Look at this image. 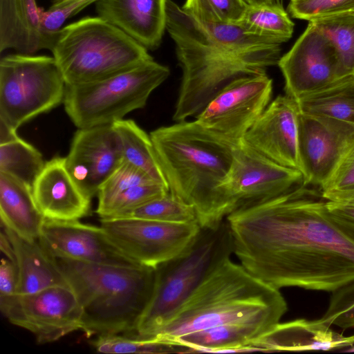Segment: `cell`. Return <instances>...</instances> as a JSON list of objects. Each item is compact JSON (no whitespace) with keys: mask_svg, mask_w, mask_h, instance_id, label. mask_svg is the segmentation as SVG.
Listing matches in <instances>:
<instances>
[{"mask_svg":"<svg viewBox=\"0 0 354 354\" xmlns=\"http://www.w3.org/2000/svg\"><path fill=\"white\" fill-rule=\"evenodd\" d=\"M302 186L225 218L233 253L253 276L279 289L333 292L354 281V223Z\"/></svg>","mask_w":354,"mask_h":354,"instance_id":"1","label":"cell"},{"mask_svg":"<svg viewBox=\"0 0 354 354\" xmlns=\"http://www.w3.org/2000/svg\"><path fill=\"white\" fill-rule=\"evenodd\" d=\"M169 191L196 209L201 227L225 221L223 183L235 142L196 120L159 127L150 133Z\"/></svg>","mask_w":354,"mask_h":354,"instance_id":"2","label":"cell"},{"mask_svg":"<svg viewBox=\"0 0 354 354\" xmlns=\"http://www.w3.org/2000/svg\"><path fill=\"white\" fill-rule=\"evenodd\" d=\"M279 289L226 259L212 271L155 336L177 342L210 328L238 326L266 333L287 311Z\"/></svg>","mask_w":354,"mask_h":354,"instance_id":"3","label":"cell"},{"mask_svg":"<svg viewBox=\"0 0 354 354\" xmlns=\"http://www.w3.org/2000/svg\"><path fill=\"white\" fill-rule=\"evenodd\" d=\"M166 30L176 45L183 76L173 119L196 116L208 102L232 82L266 74L278 64L281 49L242 53L217 41L190 14L167 0Z\"/></svg>","mask_w":354,"mask_h":354,"instance_id":"4","label":"cell"},{"mask_svg":"<svg viewBox=\"0 0 354 354\" xmlns=\"http://www.w3.org/2000/svg\"><path fill=\"white\" fill-rule=\"evenodd\" d=\"M55 259L82 307L86 336H131L151 299L156 268Z\"/></svg>","mask_w":354,"mask_h":354,"instance_id":"5","label":"cell"},{"mask_svg":"<svg viewBox=\"0 0 354 354\" xmlns=\"http://www.w3.org/2000/svg\"><path fill=\"white\" fill-rule=\"evenodd\" d=\"M233 253V240L226 219L213 227H201L180 254L156 268L151 299L131 335L152 338L218 265Z\"/></svg>","mask_w":354,"mask_h":354,"instance_id":"6","label":"cell"},{"mask_svg":"<svg viewBox=\"0 0 354 354\" xmlns=\"http://www.w3.org/2000/svg\"><path fill=\"white\" fill-rule=\"evenodd\" d=\"M50 50L68 85L99 81L153 59L145 47L99 16L64 26Z\"/></svg>","mask_w":354,"mask_h":354,"instance_id":"7","label":"cell"},{"mask_svg":"<svg viewBox=\"0 0 354 354\" xmlns=\"http://www.w3.org/2000/svg\"><path fill=\"white\" fill-rule=\"evenodd\" d=\"M169 74L168 67L152 59L99 81L66 84L64 109L78 129L112 124L143 108Z\"/></svg>","mask_w":354,"mask_h":354,"instance_id":"8","label":"cell"},{"mask_svg":"<svg viewBox=\"0 0 354 354\" xmlns=\"http://www.w3.org/2000/svg\"><path fill=\"white\" fill-rule=\"evenodd\" d=\"M66 82L52 56L16 53L0 60V122L18 128L63 102Z\"/></svg>","mask_w":354,"mask_h":354,"instance_id":"9","label":"cell"},{"mask_svg":"<svg viewBox=\"0 0 354 354\" xmlns=\"http://www.w3.org/2000/svg\"><path fill=\"white\" fill-rule=\"evenodd\" d=\"M302 186H305L304 178L300 171L276 163L243 138L235 142L232 165L223 185L227 216Z\"/></svg>","mask_w":354,"mask_h":354,"instance_id":"10","label":"cell"},{"mask_svg":"<svg viewBox=\"0 0 354 354\" xmlns=\"http://www.w3.org/2000/svg\"><path fill=\"white\" fill-rule=\"evenodd\" d=\"M100 223L109 239L127 256L142 266L154 268L183 252L201 230L198 222L103 218Z\"/></svg>","mask_w":354,"mask_h":354,"instance_id":"11","label":"cell"},{"mask_svg":"<svg viewBox=\"0 0 354 354\" xmlns=\"http://www.w3.org/2000/svg\"><path fill=\"white\" fill-rule=\"evenodd\" d=\"M5 317L32 333L39 344L51 343L82 330V309L68 285L19 295Z\"/></svg>","mask_w":354,"mask_h":354,"instance_id":"12","label":"cell"},{"mask_svg":"<svg viewBox=\"0 0 354 354\" xmlns=\"http://www.w3.org/2000/svg\"><path fill=\"white\" fill-rule=\"evenodd\" d=\"M272 93L267 74L237 80L217 93L196 120L224 138L241 140L270 104Z\"/></svg>","mask_w":354,"mask_h":354,"instance_id":"13","label":"cell"},{"mask_svg":"<svg viewBox=\"0 0 354 354\" xmlns=\"http://www.w3.org/2000/svg\"><path fill=\"white\" fill-rule=\"evenodd\" d=\"M277 65L286 95L295 100L348 75L333 44L310 22Z\"/></svg>","mask_w":354,"mask_h":354,"instance_id":"14","label":"cell"},{"mask_svg":"<svg viewBox=\"0 0 354 354\" xmlns=\"http://www.w3.org/2000/svg\"><path fill=\"white\" fill-rule=\"evenodd\" d=\"M354 146V124L299 112V147L304 185L320 187Z\"/></svg>","mask_w":354,"mask_h":354,"instance_id":"15","label":"cell"},{"mask_svg":"<svg viewBox=\"0 0 354 354\" xmlns=\"http://www.w3.org/2000/svg\"><path fill=\"white\" fill-rule=\"evenodd\" d=\"M39 239L55 258L117 266H144L121 251L103 228L79 220L45 219Z\"/></svg>","mask_w":354,"mask_h":354,"instance_id":"16","label":"cell"},{"mask_svg":"<svg viewBox=\"0 0 354 354\" xmlns=\"http://www.w3.org/2000/svg\"><path fill=\"white\" fill-rule=\"evenodd\" d=\"M123 160L120 138L113 125L106 124L78 129L65 165L80 189L92 198Z\"/></svg>","mask_w":354,"mask_h":354,"instance_id":"17","label":"cell"},{"mask_svg":"<svg viewBox=\"0 0 354 354\" xmlns=\"http://www.w3.org/2000/svg\"><path fill=\"white\" fill-rule=\"evenodd\" d=\"M299 112L295 100L286 95H279L270 102L243 139L276 163L301 172Z\"/></svg>","mask_w":354,"mask_h":354,"instance_id":"18","label":"cell"},{"mask_svg":"<svg viewBox=\"0 0 354 354\" xmlns=\"http://www.w3.org/2000/svg\"><path fill=\"white\" fill-rule=\"evenodd\" d=\"M32 193L37 207L47 219L79 220L91 212V198L71 176L65 157L56 156L46 162L32 186Z\"/></svg>","mask_w":354,"mask_h":354,"instance_id":"19","label":"cell"},{"mask_svg":"<svg viewBox=\"0 0 354 354\" xmlns=\"http://www.w3.org/2000/svg\"><path fill=\"white\" fill-rule=\"evenodd\" d=\"M354 345V335L344 336L321 319L279 323L252 341L244 351H333Z\"/></svg>","mask_w":354,"mask_h":354,"instance_id":"20","label":"cell"},{"mask_svg":"<svg viewBox=\"0 0 354 354\" xmlns=\"http://www.w3.org/2000/svg\"><path fill=\"white\" fill-rule=\"evenodd\" d=\"M167 0H97V15L145 47L155 49L166 30Z\"/></svg>","mask_w":354,"mask_h":354,"instance_id":"21","label":"cell"},{"mask_svg":"<svg viewBox=\"0 0 354 354\" xmlns=\"http://www.w3.org/2000/svg\"><path fill=\"white\" fill-rule=\"evenodd\" d=\"M1 225L14 248L19 295L34 293L53 286H69L56 259L39 239L24 238Z\"/></svg>","mask_w":354,"mask_h":354,"instance_id":"22","label":"cell"},{"mask_svg":"<svg viewBox=\"0 0 354 354\" xmlns=\"http://www.w3.org/2000/svg\"><path fill=\"white\" fill-rule=\"evenodd\" d=\"M36 0H0V52L32 55L47 49Z\"/></svg>","mask_w":354,"mask_h":354,"instance_id":"23","label":"cell"},{"mask_svg":"<svg viewBox=\"0 0 354 354\" xmlns=\"http://www.w3.org/2000/svg\"><path fill=\"white\" fill-rule=\"evenodd\" d=\"M1 224L28 239H39L45 217L34 198L32 188L0 173Z\"/></svg>","mask_w":354,"mask_h":354,"instance_id":"24","label":"cell"},{"mask_svg":"<svg viewBox=\"0 0 354 354\" xmlns=\"http://www.w3.org/2000/svg\"><path fill=\"white\" fill-rule=\"evenodd\" d=\"M301 112L354 124V74L296 100Z\"/></svg>","mask_w":354,"mask_h":354,"instance_id":"25","label":"cell"},{"mask_svg":"<svg viewBox=\"0 0 354 354\" xmlns=\"http://www.w3.org/2000/svg\"><path fill=\"white\" fill-rule=\"evenodd\" d=\"M112 125L120 138L124 160L168 187L150 135L132 120L122 119Z\"/></svg>","mask_w":354,"mask_h":354,"instance_id":"26","label":"cell"},{"mask_svg":"<svg viewBox=\"0 0 354 354\" xmlns=\"http://www.w3.org/2000/svg\"><path fill=\"white\" fill-rule=\"evenodd\" d=\"M46 162L41 153L20 137L0 144V173L32 188Z\"/></svg>","mask_w":354,"mask_h":354,"instance_id":"27","label":"cell"},{"mask_svg":"<svg viewBox=\"0 0 354 354\" xmlns=\"http://www.w3.org/2000/svg\"><path fill=\"white\" fill-rule=\"evenodd\" d=\"M239 23L249 31L273 39L281 44L291 38L295 26L279 1L248 5Z\"/></svg>","mask_w":354,"mask_h":354,"instance_id":"28","label":"cell"},{"mask_svg":"<svg viewBox=\"0 0 354 354\" xmlns=\"http://www.w3.org/2000/svg\"><path fill=\"white\" fill-rule=\"evenodd\" d=\"M333 44L348 75L354 74V11L309 21Z\"/></svg>","mask_w":354,"mask_h":354,"instance_id":"29","label":"cell"},{"mask_svg":"<svg viewBox=\"0 0 354 354\" xmlns=\"http://www.w3.org/2000/svg\"><path fill=\"white\" fill-rule=\"evenodd\" d=\"M114 218H135L174 223L198 222L195 208L169 191Z\"/></svg>","mask_w":354,"mask_h":354,"instance_id":"30","label":"cell"},{"mask_svg":"<svg viewBox=\"0 0 354 354\" xmlns=\"http://www.w3.org/2000/svg\"><path fill=\"white\" fill-rule=\"evenodd\" d=\"M97 351L104 353H194L182 344L159 339L106 335L93 342Z\"/></svg>","mask_w":354,"mask_h":354,"instance_id":"31","label":"cell"},{"mask_svg":"<svg viewBox=\"0 0 354 354\" xmlns=\"http://www.w3.org/2000/svg\"><path fill=\"white\" fill-rule=\"evenodd\" d=\"M152 181L157 182L142 170L123 160L104 182L98 191L97 214L99 215L124 191L134 185Z\"/></svg>","mask_w":354,"mask_h":354,"instance_id":"32","label":"cell"},{"mask_svg":"<svg viewBox=\"0 0 354 354\" xmlns=\"http://www.w3.org/2000/svg\"><path fill=\"white\" fill-rule=\"evenodd\" d=\"M248 6L245 0H186L182 8L197 20L239 22Z\"/></svg>","mask_w":354,"mask_h":354,"instance_id":"33","label":"cell"},{"mask_svg":"<svg viewBox=\"0 0 354 354\" xmlns=\"http://www.w3.org/2000/svg\"><path fill=\"white\" fill-rule=\"evenodd\" d=\"M168 192V187L155 181L134 185L116 196L99 216L100 218L116 217L162 196Z\"/></svg>","mask_w":354,"mask_h":354,"instance_id":"34","label":"cell"},{"mask_svg":"<svg viewBox=\"0 0 354 354\" xmlns=\"http://www.w3.org/2000/svg\"><path fill=\"white\" fill-rule=\"evenodd\" d=\"M319 189L327 201H354V146Z\"/></svg>","mask_w":354,"mask_h":354,"instance_id":"35","label":"cell"},{"mask_svg":"<svg viewBox=\"0 0 354 354\" xmlns=\"http://www.w3.org/2000/svg\"><path fill=\"white\" fill-rule=\"evenodd\" d=\"M321 319L329 326L354 327V281L332 292L328 307Z\"/></svg>","mask_w":354,"mask_h":354,"instance_id":"36","label":"cell"},{"mask_svg":"<svg viewBox=\"0 0 354 354\" xmlns=\"http://www.w3.org/2000/svg\"><path fill=\"white\" fill-rule=\"evenodd\" d=\"M288 11L295 19H314L354 11V0H300L290 1Z\"/></svg>","mask_w":354,"mask_h":354,"instance_id":"37","label":"cell"},{"mask_svg":"<svg viewBox=\"0 0 354 354\" xmlns=\"http://www.w3.org/2000/svg\"><path fill=\"white\" fill-rule=\"evenodd\" d=\"M18 295L17 267L8 259H2L0 265V310L4 316Z\"/></svg>","mask_w":354,"mask_h":354,"instance_id":"38","label":"cell"},{"mask_svg":"<svg viewBox=\"0 0 354 354\" xmlns=\"http://www.w3.org/2000/svg\"><path fill=\"white\" fill-rule=\"evenodd\" d=\"M97 0H51V8H59L68 18L75 15Z\"/></svg>","mask_w":354,"mask_h":354,"instance_id":"39","label":"cell"},{"mask_svg":"<svg viewBox=\"0 0 354 354\" xmlns=\"http://www.w3.org/2000/svg\"><path fill=\"white\" fill-rule=\"evenodd\" d=\"M326 207L333 214L354 223V201H326Z\"/></svg>","mask_w":354,"mask_h":354,"instance_id":"40","label":"cell"},{"mask_svg":"<svg viewBox=\"0 0 354 354\" xmlns=\"http://www.w3.org/2000/svg\"><path fill=\"white\" fill-rule=\"evenodd\" d=\"M0 249L4 255L6 256L7 259L15 264V254L13 246L3 227L0 236Z\"/></svg>","mask_w":354,"mask_h":354,"instance_id":"41","label":"cell"},{"mask_svg":"<svg viewBox=\"0 0 354 354\" xmlns=\"http://www.w3.org/2000/svg\"><path fill=\"white\" fill-rule=\"evenodd\" d=\"M246 3L250 6H257L272 3L279 1V0H245Z\"/></svg>","mask_w":354,"mask_h":354,"instance_id":"42","label":"cell"},{"mask_svg":"<svg viewBox=\"0 0 354 354\" xmlns=\"http://www.w3.org/2000/svg\"><path fill=\"white\" fill-rule=\"evenodd\" d=\"M343 351L345 352H354V345Z\"/></svg>","mask_w":354,"mask_h":354,"instance_id":"43","label":"cell"},{"mask_svg":"<svg viewBox=\"0 0 354 354\" xmlns=\"http://www.w3.org/2000/svg\"><path fill=\"white\" fill-rule=\"evenodd\" d=\"M300 1V0H290V1Z\"/></svg>","mask_w":354,"mask_h":354,"instance_id":"44","label":"cell"}]
</instances>
